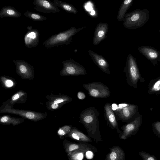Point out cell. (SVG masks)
Listing matches in <instances>:
<instances>
[{
    "label": "cell",
    "instance_id": "obj_27",
    "mask_svg": "<svg viewBox=\"0 0 160 160\" xmlns=\"http://www.w3.org/2000/svg\"><path fill=\"white\" fill-rule=\"evenodd\" d=\"M138 154L141 157L142 160H158L154 155L144 151L139 152Z\"/></svg>",
    "mask_w": 160,
    "mask_h": 160
},
{
    "label": "cell",
    "instance_id": "obj_11",
    "mask_svg": "<svg viewBox=\"0 0 160 160\" xmlns=\"http://www.w3.org/2000/svg\"><path fill=\"white\" fill-rule=\"evenodd\" d=\"M138 110V106L134 104L127 103L122 108L115 111L118 118L122 121H128L134 116Z\"/></svg>",
    "mask_w": 160,
    "mask_h": 160
},
{
    "label": "cell",
    "instance_id": "obj_26",
    "mask_svg": "<svg viewBox=\"0 0 160 160\" xmlns=\"http://www.w3.org/2000/svg\"><path fill=\"white\" fill-rule=\"evenodd\" d=\"M0 121L2 123H12L16 125L20 122V119L11 118L8 116H4L1 118Z\"/></svg>",
    "mask_w": 160,
    "mask_h": 160
},
{
    "label": "cell",
    "instance_id": "obj_30",
    "mask_svg": "<svg viewBox=\"0 0 160 160\" xmlns=\"http://www.w3.org/2000/svg\"><path fill=\"white\" fill-rule=\"evenodd\" d=\"M25 94V93L23 92L20 91L14 95L11 99V102H15L18 100L20 98Z\"/></svg>",
    "mask_w": 160,
    "mask_h": 160
},
{
    "label": "cell",
    "instance_id": "obj_17",
    "mask_svg": "<svg viewBox=\"0 0 160 160\" xmlns=\"http://www.w3.org/2000/svg\"><path fill=\"white\" fill-rule=\"evenodd\" d=\"M125 155L123 150L120 147L114 146L111 148L107 155L106 160H125Z\"/></svg>",
    "mask_w": 160,
    "mask_h": 160
},
{
    "label": "cell",
    "instance_id": "obj_32",
    "mask_svg": "<svg viewBox=\"0 0 160 160\" xmlns=\"http://www.w3.org/2000/svg\"><path fill=\"white\" fill-rule=\"evenodd\" d=\"M77 97L79 99L83 100L86 98V96L84 93L79 92L78 93Z\"/></svg>",
    "mask_w": 160,
    "mask_h": 160
},
{
    "label": "cell",
    "instance_id": "obj_15",
    "mask_svg": "<svg viewBox=\"0 0 160 160\" xmlns=\"http://www.w3.org/2000/svg\"><path fill=\"white\" fill-rule=\"evenodd\" d=\"M88 52L94 62L102 71L106 73L110 74L109 64L104 57L91 50H89Z\"/></svg>",
    "mask_w": 160,
    "mask_h": 160
},
{
    "label": "cell",
    "instance_id": "obj_20",
    "mask_svg": "<svg viewBox=\"0 0 160 160\" xmlns=\"http://www.w3.org/2000/svg\"><path fill=\"white\" fill-rule=\"evenodd\" d=\"M133 2V0H125L123 1L119 8L117 16V18L118 21H123L126 13L131 6Z\"/></svg>",
    "mask_w": 160,
    "mask_h": 160
},
{
    "label": "cell",
    "instance_id": "obj_2",
    "mask_svg": "<svg viewBox=\"0 0 160 160\" xmlns=\"http://www.w3.org/2000/svg\"><path fill=\"white\" fill-rule=\"evenodd\" d=\"M86 28L85 26L79 28L71 27L68 29L52 35L43 42V44L48 49L68 44L72 42L73 36Z\"/></svg>",
    "mask_w": 160,
    "mask_h": 160
},
{
    "label": "cell",
    "instance_id": "obj_7",
    "mask_svg": "<svg viewBox=\"0 0 160 160\" xmlns=\"http://www.w3.org/2000/svg\"><path fill=\"white\" fill-rule=\"evenodd\" d=\"M142 122V115H139L132 121L122 126L121 127L122 131L120 133V138L125 140L136 135L139 131Z\"/></svg>",
    "mask_w": 160,
    "mask_h": 160
},
{
    "label": "cell",
    "instance_id": "obj_29",
    "mask_svg": "<svg viewBox=\"0 0 160 160\" xmlns=\"http://www.w3.org/2000/svg\"><path fill=\"white\" fill-rule=\"evenodd\" d=\"M71 130V127L69 126H65L60 128L58 131V133L60 136H62L70 132Z\"/></svg>",
    "mask_w": 160,
    "mask_h": 160
},
{
    "label": "cell",
    "instance_id": "obj_21",
    "mask_svg": "<svg viewBox=\"0 0 160 160\" xmlns=\"http://www.w3.org/2000/svg\"><path fill=\"white\" fill-rule=\"evenodd\" d=\"M53 2L58 7L68 12L74 14L78 12L77 10L71 4L59 0H53Z\"/></svg>",
    "mask_w": 160,
    "mask_h": 160
},
{
    "label": "cell",
    "instance_id": "obj_16",
    "mask_svg": "<svg viewBox=\"0 0 160 160\" xmlns=\"http://www.w3.org/2000/svg\"><path fill=\"white\" fill-rule=\"evenodd\" d=\"M107 120L113 129L117 130L118 132L120 133L115 114L112 108L111 105L109 103H107L104 106Z\"/></svg>",
    "mask_w": 160,
    "mask_h": 160
},
{
    "label": "cell",
    "instance_id": "obj_12",
    "mask_svg": "<svg viewBox=\"0 0 160 160\" xmlns=\"http://www.w3.org/2000/svg\"><path fill=\"white\" fill-rule=\"evenodd\" d=\"M28 31L25 35L24 39L25 46L28 48L37 47L39 43L40 33L38 30L32 26L27 27Z\"/></svg>",
    "mask_w": 160,
    "mask_h": 160
},
{
    "label": "cell",
    "instance_id": "obj_25",
    "mask_svg": "<svg viewBox=\"0 0 160 160\" xmlns=\"http://www.w3.org/2000/svg\"><path fill=\"white\" fill-rule=\"evenodd\" d=\"M24 15L26 17L35 21H42L46 20L47 18L38 13L32 12L28 11H25Z\"/></svg>",
    "mask_w": 160,
    "mask_h": 160
},
{
    "label": "cell",
    "instance_id": "obj_31",
    "mask_svg": "<svg viewBox=\"0 0 160 160\" xmlns=\"http://www.w3.org/2000/svg\"><path fill=\"white\" fill-rule=\"evenodd\" d=\"M5 86L8 88L12 87L13 85V82L12 80L9 79H5L3 81Z\"/></svg>",
    "mask_w": 160,
    "mask_h": 160
},
{
    "label": "cell",
    "instance_id": "obj_23",
    "mask_svg": "<svg viewBox=\"0 0 160 160\" xmlns=\"http://www.w3.org/2000/svg\"><path fill=\"white\" fill-rule=\"evenodd\" d=\"M69 135L70 137L76 140L84 142L91 141L87 136L75 128L71 130L69 132Z\"/></svg>",
    "mask_w": 160,
    "mask_h": 160
},
{
    "label": "cell",
    "instance_id": "obj_3",
    "mask_svg": "<svg viewBox=\"0 0 160 160\" xmlns=\"http://www.w3.org/2000/svg\"><path fill=\"white\" fill-rule=\"evenodd\" d=\"M149 17V12L147 9H136L125 14L123 24L126 28L136 29L143 26Z\"/></svg>",
    "mask_w": 160,
    "mask_h": 160
},
{
    "label": "cell",
    "instance_id": "obj_14",
    "mask_svg": "<svg viewBox=\"0 0 160 160\" xmlns=\"http://www.w3.org/2000/svg\"><path fill=\"white\" fill-rule=\"evenodd\" d=\"M109 26L106 22H100L96 26L94 32L92 42L96 46L104 40L107 37Z\"/></svg>",
    "mask_w": 160,
    "mask_h": 160
},
{
    "label": "cell",
    "instance_id": "obj_19",
    "mask_svg": "<svg viewBox=\"0 0 160 160\" xmlns=\"http://www.w3.org/2000/svg\"><path fill=\"white\" fill-rule=\"evenodd\" d=\"M93 147L83 144L71 143L69 144L67 148L68 152L70 155L73 152L78 151L85 152L89 150L93 149Z\"/></svg>",
    "mask_w": 160,
    "mask_h": 160
},
{
    "label": "cell",
    "instance_id": "obj_9",
    "mask_svg": "<svg viewBox=\"0 0 160 160\" xmlns=\"http://www.w3.org/2000/svg\"><path fill=\"white\" fill-rule=\"evenodd\" d=\"M138 49L154 66L160 62V52L154 47L148 46H138Z\"/></svg>",
    "mask_w": 160,
    "mask_h": 160
},
{
    "label": "cell",
    "instance_id": "obj_24",
    "mask_svg": "<svg viewBox=\"0 0 160 160\" xmlns=\"http://www.w3.org/2000/svg\"><path fill=\"white\" fill-rule=\"evenodd\" d=\"M72 99L71 98L67 96L58 98L54 100L52 102L51 107L52 109H56L59 107L60 103L64 104L65 102H70Z\"/></svg>",
    "mask_w": 160,
    "mask_h": 160
},
{
    "label": "cell",
    "instance_id": "obj_33",
    "mask_svg": "<svg viewBox=\"0 0 160 160\" xmlns=\"http://www.w3.org/2000/svg\"><path fill=\"white\" fill-rule=\"evenodd\" d=\"M113 111H115L118 109V105L116 103H113L111 105Z\"/></svg>",
    "mask_w": 160,
    "mask_h": 160
},
{
    "label": "cell",
    "instance_id": "obj_22",
    "mask_svg": "<svg viewBox=\"0 0 160 160\" xmlns=\"http://www.w3.org/2000/svg\"><path fill=\"white\" fill-rule=\"evenodd\" d=\"M148 93L150 95H160V76L150 81L149 83Z\"/></svg>",
    "mask_w": 160,
    "mask_h": 160
},
{
    "label": "cell",
    "instance_id": "obj_10",
    "mask_svg": "<svg viewBox=\"0 0 160 160\" xmlns=\"http://www.w3.org/2000/svg\"><path fill=\"white\" fill-rule=\"evenodd\" d=\"M33 3L36 11L43 13H55L60 11L55 4L50 1L34 0Z\"/></svg>",
    "mask_w": 160,
    "mask_h": 160
},
{
    "label": "cell",
    "instance_id": "obj_6",
    "mask_svg": "<svg viewBox=\"0 0 160 160\" xmlns=\"http://www.w3.org/2000/svg\"><path fill=\"white\" fill-rule=\"evenodd\" d=\"M83 87L88 91V94L94 98H107L111 94L109 88L100 82L85 83L83 84Z\"/></svg>",
    "mask_w": 160,
    "mask_h": 160
},
{
    "label": "cell",
    "instance_id": "obj_1",
    "mask_svg": "<svg viewBox=\"0 0 160 160\" xmlns=\"http://www.w3.org/2000/svg\"><path fill=\"white\" fill-rule=\"evenodd\" d=\"M99 112L92 107L88 108L80 113L79 122L82 123L85 128L89 135L95 140H99V121L98 117Z\"/></svg>",
    "mask_w": 160,
    "mask_h": 160
},
{
    "label": "cell",
    "instance_id": "obj_8",
    "mask_svg": "<svg viewBox=\"0 0 160 160\" xmlns=\"http://www.w3.org/2000/svg\"><path fill=\"white\" fill-rule=\"evenodd\" d=\"M0 112L12 113L18 115L22 117L33 121H38L42 119L45 116L44 114L34 112L20 110L12 108L8 104H7Z\"/></svg>",
    "mask_w": 160,
    "mask_h": 160
},
{
    "label": "cell",
    "instance_id": "obj_13",
    "mask_svg": "<svg viewBox=\"0 0 160 160\" xmlns=\"http://www.w3.org/2000/svg\"><path fill=\"white\" fill-rule=\"evenodd\" d=\"M13 62L16 67V72L19 75L28 78L33 76V67L27 61L18 59L14 60Z\"/></svg>",
    "mask_w": 160,
    "mask_h": 160
},
{
    "label": "cell",
    "instance_id": "obj_28",
    "mask_svg": "<svg viewBox=\"0 0 160 160\" xmlns=\"http://www.w3.org/2000/svg\"><path fill=\"white\" fill-rule=\"evenodd\" d=\"M152 129L153 133L160 138V121L153 122L152 124Z\"/></svg>",
    "mask_w": 160,
    "mask_h": 160
},
{
    "label": "cell",
    "instance_id": "obj_18",
    "mask_svg": "<svg viewBox=\"0 0 160 160\" xmlns=\"http://www.w3.org/2000/svg\"><path fill=\"white\" fill-rule=\"evenodd\" d=\"M22 16L20 12L14 7L8 5L2 7L0 11V17L19 18Z\"/></svg>",
    "mask_w": 160,
    "mask_h": 160
},
{
    "label": "cell",
    "instance_id": "obj_34",
    "mask_svg": "<svg viewBox=\"0 0 160 160\" xmlns=\"http://www.w3.org/2000/svg\"><path fill=\"white\" fill-rule=\"evenodd\" d=\"M158 31L160 32V29L158 30Z\"/></svg>",
    "mask_w": 160,
    "mask_h": 160
},
{
    "label": "cell",
    "instance_id": "obj_4",
    "mask_svg": "<svg viewBox=\"0 0 160 160\" xmlns=\"http://www.w3.org/2000/svg\"><path fill=\"white\" fill-rule=\"evenodd\" d=\"M124 72L128 84L134 88H137L139 81L142 82L145 80L141 75L135 58L130 53L127 57Z\"/></svg>",
    "mask_w": 160,
    "mask_h": 160
},
{
    "label": "cell",
    "instance_id": "obj_5",
    "mask_svg": "<svg viewBox=\"0 0 160 160\" xmlns=\"http://www.w3.org/2000/svg\"><path fill=\"white\" fill-rule=\"evenodd\" d=\"M63 68L60 72L62 76H79L87 74L84 67L74 60L70 59L62 62Z\"/></svg>",
    "mask_w": 160,
    "mask_h": 160
}]
</instances>
